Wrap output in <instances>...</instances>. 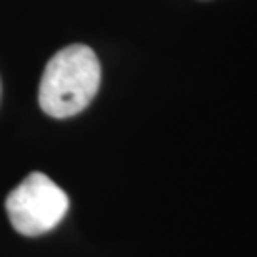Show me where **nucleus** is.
<instances>
[{"instance_id":"nucleus-1","label":"nucleus","mask_w":257,"mask_h":257,"mask_svg":"<svg viewBox=\"0 0 257 257\" xmlns=\"http://www.w3.org/2000/svg\"><path fill=\"white\" fill-rule=\"evenodd\" d=\"M101 65L92 48L73 44L48 61L40 88V109L52 118H69L82 112L97 95Z\"/></svg>"},{"instance_id":"nucleus-2","label":"nucleus","mask_w":257,"mask_h":257,"mask_svg":"<svg viewBox=\"0 0 257 257\" xmlns=\"http://www.w3.org/2000/svg\"><path fill=\"white\" fill-rule=\"evenodd\" d=\"M69 210V196L40 172L29 174L6 198L12 227L23 236H40L55 229Z\"/></svg>"}]
</instances>
